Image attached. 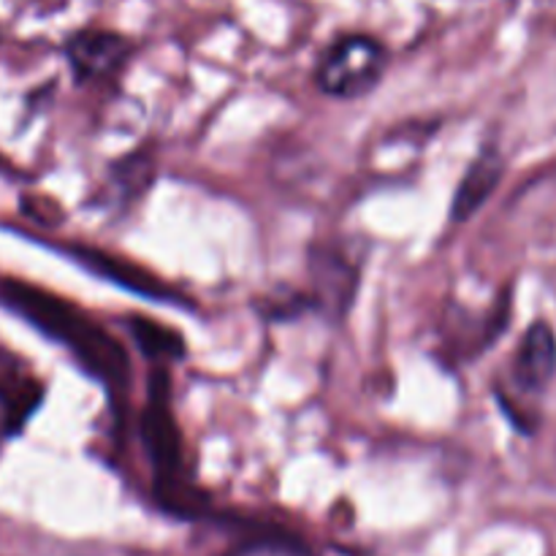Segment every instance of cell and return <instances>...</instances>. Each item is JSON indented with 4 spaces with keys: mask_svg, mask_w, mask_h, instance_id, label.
<instances>
[{
    "mask_svg": "<svg viewBox=\"0 0 556 556\" xmlns=\"http://www.w3.org/2000/svg\"><path fill=\"white\" fill-rule=\"evenodd\" d=\"M0 302L30 326H36L49 340L68 348L79 367L96 380H101L103 386L119 389V386L128 383V353L79 307L20 280L0 282Z\"/></svg>",
    "mask_w": 556,
    "mask_h": 556,
    "instance_id": "cell-1",
    "label": "cell"
},
{
    "mask_svg": "<svg viewBox=\"0 0 556 556\" xmlns=\"http://www.w3.org/2000/svg\"><path fill=\"white\" fill-rule=\"evenodd\" d=\"M141 443L152 465V497L166 514L195 519L206 510V497L185 470V445L172 410V380L166 367L150 375V396L141 413Z\"/></svg>",
    "mask_w": 556,
    "mask_h": 556,
    "instance_id": "cell-2",
    "label": "cell"
},
{
    "mask_svg": "<svg viewBox=\"0 0 556 556\" xmlns=\"http://www.w3.org/2000/svg\"><path fill=\"white\" fill-rule=\"evenodd\" d=\"M389 52L383 43L364 33L334 38L315 65V85L337 101H356L369 96L383 81Z\"/></svg>",
    "mask_w": 556,
    "mask_h": 556,
    "instance_id": "cell-3",
    "label": "cell"
},
{
    "mask_svg": "<svg viewBox=\"0 0 556 556\" xmlns=\"http://www.w3.org/2000/svg\"><path fill=\"white\" fill-rule=\"evenodd\" d=\"M309 282H313L309 296H313L315 309L340 324L356 302L362 269L342 248L318 244L309 250Z\"/></svg>",
    "mask_w": 556,
    "mask_h": 556,
    "instance_id": "cell-4",
    "label": "cell"
},
{
    "mask_svg": "<svg viewBox=\"0 0 556 556\" xmlns=\"http://www.w3.org/2000/svg\"><path fill=\"white\" fill-rule=\"evenodd\" d=\"M130 52L134 43L123 33L101 30V27H87L65 41V58L79 81L109 79L128 63Z\"/></svg>",
    "mask_w": 556,
    "mask_h": 556,
    "instance_id": "cell-5",
    "label": "cell"
},
{
    "mask_svg": "<svg viewBox=\"0 0 556 556\" xmlns=\"http://www.w3.org/2000/svg\"><path fill=\"white\" fill-rule=\"evenodd\" d=\"M556 372V334L546 320H535L521 337L514 356V383L521 394H543Z\"/></svg>",
    "mask_w": 556,
    "mask_h": 556,
    "instance_id": "cell-6",
    "label": "cell"
},
{
    "mask_svg": "<svg viewBox=\"0 0 556 556\" xmlns=\"http://www.w3.org/2000/svg\"><path fill=\"white\" fill-rule=\"evenodd\" d=\"M503 174H505L503 155H500L497 147L486 144L476 157H472L465 177H462L459 185H456L454 201H451V220L467 223L470 217H476L478 212H481V206L492 199L497 185L503 182Z\"/></svg>",
    "mask_w": 556,
    "mask_h": 556,
    "instance_id": "cell-7",
    "label": "cell"
},
{
    "mask_svg": "<svg viewBox=\"0 0 556 556\" xmlns=\"http://www.w3.org/2000/svg\"><path fill=\"white\" fill-rule=\"evenodd\" d=\"M76 258L81 261V266L92 271V275L103 277V280L114 282L119 288H128L130 293H139V296L155 299V302H177L174 293L168 291L163 282H157L155 277L147 275L144 269H139L136 264H128V261H117L109 253H101V250H76Z\"/></svg>",
    "mask_w": 556,
    "mask_h": 556,
    "instance_id": "cell-8",
    "label": "cell"
},
{
    "mask_svg": "<svg viewBox=\"0 0 556 556\" xmlns=\"http://www.w3.org/2000/svg\"><path fill=\"white\" fill-rule=\"evenodd\" d=\"M130 340L141 351V356L155 367H168V364L179 362L185 356V340L177 329L157 320L144 318V315H134L128 320Z\"/></svg>",
    "mask_w": 556,
    "mask_h": 556,
    "instance_id": "cell-9",
    "label": "cell"
},
{
    "mask_svg": "<svg viewBox=\"0 0 556 556\" xmlns=\"http://www.w3.org/2000/svg\"><path fill=\"white\" fill-rule=\"evenodd\" d=\"M38 396H41L38 383H33V380L22 372L20 364L0 351V405L5 407L11 421H25L33 413V407L38 405Z\"/></svg>",
    "mask_w": 556,
    "mask_h": 556,
    "instance_id": "cell-10",
    "label": "cell"
},
{
    "mask_svg": "<svg viewBox=\"0 0 556 556\" xmlns=\"http://www.w3.org/2000/svg\"><path fill=\"white\" fill-rule=\"evenodd\" d=\"M228 556H313L307 548H302L299 543L286 541V538H261V541L244 543L237 552Z\"/></svg>",
    "mask_w": 556,
    "mask_h": 556,
    "instance_id": "cell-11",
    "label": "cell"
}]
</instances>
